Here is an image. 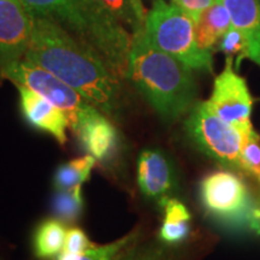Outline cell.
<instances>
[{"label":"cell","mask_w":260,"mask_h":260,"mask_svg":"<svg viewBox=\"0 0 260 260\" xmlns=\"http://www.w3.org/2000/svg\"><path fill=\"white\" fill-rule=\"evenodd\" d=\"M32 28L24 59L44 68L104 115L118 117L123 109V84L102 57L59 25L31 16Z\"/></svg>","instance_id":"6da1fadb"},{"label":"cell","mask_w":260,"mask_h":260,"mask_svg":"<svg viewBox=\"0 0 260 260\" xmlns=\"http://www.w3.org/2000/svg\"><path fill=\"white\" fill-rule=\"evenodd\" d=\"M31 16L59 25L96 52L118 79L125 80L133 34L100 0H21Z\"/></svg>","instance_id":"7a4b0ae2"},{"label":"cell","mask_w":260,"mask_h":260,"mask_svg":"<svg viewBox=\"0 0 260 260\" xmlns=\"http://www.w3.org/2000/svg\"><path fill=\"white\" fill-rule=\"evenodd\" d=\"M125 80L135 86L165 121H175L193 109L197 83L191 69L154 47L144 27L133 31Z\"/></svg>","instance_id":"3957f363"},{"label":"cell","mask_w":260,"mask_h":260,"mask_svg":"<svg viewBox=\"0 0 260 260\" xmlns=\"http://www.w3.org/2000/svg\"><path fill=\"white\" fill-rule=\"evenodd\" d=\"M144 31L154 47L189 69L212 71V52L198 46L193 19L172 3L154 0L146 15Z\"/></svg>","instance_id":"277c9868"},{"label":"cell","mask_w":260,"mask_h":260,"mask_svg":"<svg viewBox=\"0 0 260 260\" xmlns=\"http://www.w3.org/2000/svg\"><path fill=\"white\" fill-rule=\"evenodd\" d=\"M0 73L3 77L12 81L16 86H24L34 90L60 109L68 117L69 128L75 134L83 123L102 112L69 84L24 58L8 65Z\"/></svg>","instance_id":"5b68a950"},{"label":"cell","mask_w":260,"mask_h":260,"mask_svg":"<svg viewBox=\"0 0 260 260\" xmlns=\"http://www.w3.org/2000/svg\"><path fill=\"white\" fill-rule=\"evenodd\" d=\"M184 126L191 141L205 154L224 167L241 170L242 134L217 116L207 102L195 104Z\"/></svg>","instance_id":"8992f818"},{"label":"cell","mask_w":260,"mask_h":260,"mask_svg":"<svg viewBox=\"0 0 260 260\" xmlns=\"http://www.w3.org/2000/svg\"><path fill=\"white\" fill-rule=\"evenodd\" d=\"M233 61L234 58L226 57L225 68L214 80L207 104L223 121L245 134L253 130V100L245 79L234 70Z\"/></svg>","instance_id":"52a82bcc"},{"label":"cell","mask_w":260,"mask_h":260,"mask_svg":"<svg viewBox=\"0 0 260 260\" xmlns=\"http://www.w3.org/2000/svg\"><path fill=\"white\" fill-rule=\"evenodd\" d=\"M200 195L204 206L213 216L237 219L249 212V195L245 183L235 175L217 171L201 181Z\"/></svg>","instance_id":"ba28073f"},{"label":"cell","mask_w":260,"mask_h":260,"mask_svg":"<svg viewBox=\"0 0 260 260\" xmlns=\"http://www.w3.org/2000/svg\"><path fill=\"white\" fill-rule=\"evenodd\" d=\"M32 18L21 0H0V70L23 59Z\"/></svg>","instance_id":"9c48e42d"},{"label":"cell","mask_w":260,"mask_h":260,"mask_svg":"<svg viewBox=\"0 0 260 260\" xmlns=\"http://www.w3.org/2000/svg\"><path fill=\"white\" fill-rule=\"evenodd\" d=\"M19 105L25 121L35 128L46 132L64 145L69 121L65 113L51 102L24 86H17Z\"/></svg>","instance_id":"30bf717a"},{"label":"cell","mask_w":260,"mask_h":260,"mask_svg":"<svg viewBox=\"0 0 260 260\" xmlns=\"http://www.w3.org/2000/svg\"><path fill=\"white\" fill-rule=\"evenodd\" d=\"M138 183L148 199L162 200L174 188V172L158 149H145L138 159Z\"/></svg>","instance_id":"8fae6325"},{"label":"cell","mask_w":260,"mask_h":260,"mask_svg":"<svg viewBox=\"0 0 260 260\" xmlns=\"http://www.w3.org/2000/svg\"><path fill=\"white\" fill-rule=\"evenodd\" d=\"M225 6L232 25L241 32L246 57L260 65V0H217Z\"/></svg>","instance_id":"7c38bea8"},{"label":"cell","mask_w":260,"mask_h":260,"mask_svg":"<svg viewBox=\"0 0 260 260\" xmlns=\"http://www.w3.org/2000/svg\"><path fill=\"white\" fill-rule=\"evenodd\" d=\"M76 135L83 148L96 161H109L118 148V133L103 112L83 123Z\"/></svg>","instance_id":"4fadbf2b"},{"label":"cell","mask_w":260,"mask_h":260,"mask_svg":"<svg viewBox=\"0 0 260 260\" xmlns=\"http://www.w3.org/2000/svg\"><path fill=\"white\" fill-rule=\"evenodd\" d=\"M232 27V18L222 3L214 2L194 23L195 40L203 51L212 52L220 38Z\"/></svg>","instance_id":"5bb4252c"},{"label":"cell","mask_w":260,"mask_h":260,"mask_svg":"<svg viewBox=\"0 0 260 260\" xmlns=\"http://www.w3.org/2000/svg\"><path fill=\"white\" fill-rule=\"evenodd\" d=\"M67 232L59 219H46L37 228L34 234V251L38 258L50 259L63 251Z\"/></svg>","instance_id":"9a60e30c"},{"label":"cell","mask_w":260,"mask_h":260,"mask_svg":"<svg viewBox=\"0 0 260 260\" xmlns=\"http://www.w3.org/2000/svg\"><path fill=\"white\" fill-rule=\"evenodd\" d=\"M95 162L96 159L93 155L87 154L84 157L73 159L65 164H61L54 172L56 189H69L83 184L90 177V172Z\"/></svg>","instance_id":"2e32d148"},{"label":"cell","mask_w":260,"mask_h":260,"mask_svg":"<svg viewBox=\"0 0 260 260\" xmlns=\"http://www.w3.org/2000/svg\"><path fill=\"white\" fill-rule=\"evenodd\" d=\"M136 235L129 234L105 246H93L81 254H59L57 260H122L135 248Z\"/></svg>","instance_id":"e0dca14e"},{"label":"cell","mask_w":260,"mask_h":260,"mask_svg":"<svg viewBox=\"0 0 260 260\" xmlns=\"http://www.w3.org/2000/svg\"><path fill=\"white\" fill-rule=\"evenodd\" d=\"M52 210L54 216L63 223H74L80 218L83 210L82 184L57 190L52 201Z\"/></svg>","instance_id":"ac0fdd59"},{"label":"cell","mask_w":260,"mask_h":260,"mask_svg":"<svg viewBox=\"0 0 260 260\" xmlns=\"http://www.w3.org/2000/svg\"><path fill=\"white\" fill-rule=\"evenodd\" d=\"M124 27L133 31L144 27L146 15L142 0H100Z\"/></svg>","instance_id":"d6986e66"},{"label":"cell","mask_w":260,"mask_h":260,"mask_svg":"<svg viewBox=\"0 0 260 260\" xmlns=\"http://www.w3.org/2000/svg\"><path fill=\"white\" fill-rule=\"evenodd\" d=\"M240 165L242 171L248 172L260 181V136L254 129L242 134Z\"/></svg>","instance_id":"ffe728a7"},{"label":"cell","mask_w":260,"mask_h":260,"mask_svg":"<svg viewBox=\"0 0 260 260\" xmlns=\"http://www.w3.org/2000/svg\"><path fill=\"white\" fill-rule=\"evenodd\" d=\"M219 51L226 54V57L234 58L236 57V68L239 69L240 64H241L242 59L246 57V44L243 40V37L241 32L234 28L233 25L229 28L225 34L220 38V40L217 44Z\"/></svg>","instance_id":"44dd1931"},{"label":"cell","mask_w":260,"mask_h":260,"mask_svg":"<svg viewBox=\"0 0 260 260\" xmlns=\"http://www.w3.org/2000/svg\"><path fill=\"white\" fill-rule=\"evenodd\" d=\"M90 247H93V245L90 243L83 230L79 229V228H70L67 232L64 248L60 254H81V253L89 249Z\"/></svg>","instance_id":"7402d4cb"},{"label":"cell","mask_w":260,"mask_h":260,"mask_svg":"<svg viewBox=\"0 0 260 260\" xmlns=\"http://www.w3.org/2000/svg\"><path fill=\"white\" fill-rule=\"evenodd\" d=\"M161 205L164 207V222L171 223H183L190 222L189 211L181 201L176 199H165L161 200Z\"/></svg>","instance_id":"603a6c76"},{"label":"cell","mask_w":260,"mask_h":260,"mask_svg":"<svg viewBox=\"0 0 260 260\" xmlns=\"http://www.w3.org/2000/svg\"><path fill=\"white\" fill-rule=\"evenodd\" d=\"M190 232L189 222L171 223L162 222L160 229V239L167 243H178L183 241Z\"/></svg>","instance_id":"cb8c5ba5"},{"label":"cell","mask_w":260,"mask_h":260,"mask_svg":"<svg viewBox=\"0 0 260 260\" xmlns=\"http://www.w3.org/2000/svg\"><path fill=\"white\" fill-rule=\"evenodd\" d=\"M214 2L216 0H171L172 4L176 5L184 14L189 16L194 23L205 10L214 4Z\"/></svg>","instance_id":"d4e9b609"},{"label":"cell","mask_w":260,"mask_h":260,"mask_svg":"<svg viewBox=\"0 0 260 260\" xmlns=\"http://www.w3.org/2000/svg\"><path fill=\"white\" fill-rule=\"evenodd\" d=\"M122 260H161L160 256L153 252H136L135 248Z\"/></svg>","instance_id":"484cf974"}]
</instances>
